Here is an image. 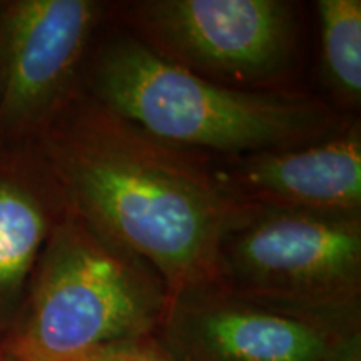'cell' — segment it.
Wrapping results in <instances>:
<instances>
[{
    "label": "cell",
    "mask_w": 361,
    "mask_h": 361,
    "mask_svg": "<svg viewBox=\"0 0 361 361\" xmlns=\"http://www.w3.org/2000/svg\"><path fill=\"white\" fill-rule=\"evenodd\" d=\"M66 206L156 271L169 298L216 281L224 234L251 206L209 157L152 137L80 87L35 141Z\"/></svg>",
    "instance_id": "cell-1"
},
{
    "label": "cell",
    "mask_w": 361,
    "mask_h": 361,
    "mask_svg": "<svg viewBox=\"0 0 361 361\" xmlns=\"http://www.w3.org/2000/svg\"><path fill=\"white\" fill-rule=\"evenodd\" d=\"M322 40L324 79L348 106L361 99V2L360 0H318L316 2Z\"/></svg>",
    "instance_id": "cell-10"
},
{
    "label": "cell",
    "mask_w": 361,
    "mask_h": 361,
    "mask_svg": "<svg viewBox=\"0 0 361 361\" xmlns=\"http://www.w3.org/2000/svg\"><path fill=\"white\" fill-rule=\"evenodd\" d=\"M239 204L316 214H361V129L350 121L303 146L211 162Z\"/></svg>",
    "instance_id": "cell-8"
},
{
    "label": "cell",
    "mask_w": 361,
    "mask_h": 361,
    "mask_svg": "<svg viewBox=\"0 0 361 361\" xmlns=\"http://www.w3.org/2000/svg\"><path fill=\"white\" fill-rule=\"evenodd\" d=\"M64 211L62 194L37 151L0 161V300L25 286Z\"/></svg>",
    "instance_id": "cell-9"
},
{
    "label": "cell",
    "mask_w": 361,
    "mask_h": 361,
    "mask_svg": "<svg viewBox=\"0 0 361 361\" xmlns=\"http://www.w3.org/2000/svg\"><path fill=\"white\" fill-rule=\"evenodd\" d=\"M82 361H176L152 338L126 341L104 348Z\"/></svg>",
    "instance_id": "cell-11"
},
{
    "label": "cell",
    "mask_w": 361,
    "mask_h": 361,
    "mask_svg": "<svg viewBox=\"0 0 361 361\" xmlns=\"http://www.w3.org/2000/svg\"><path fill=\"white\" fill-rule=\"evenodd\" d=\"M169 295L147 263L66 206L32 274L13 361H82L156 335Z\"/></svg>",
    "instance_id": "cell-3"
},
{
    "label": "cell",
    "mask_w": 361,
    "mask_h": 361,
    "mask_svg": "<svg viewBox=\"0 0 361 361\" xmlns=\"http://www.w3.org/2000/svg\"><path fill=\"white\" fill-rule=\"evenodd\" d=\"M82 87L144 133L219 159L303 146L346 123L323 99L286 89H239L166 61L129 32L104 39Z\"/></svg>",
    "instance_id": "cell-2"
},
{
    "label": "cell",
    "mask_w": 361,
    "mask_h": 361,
    "mask_svg": "<svg viewBox=\"0 0 361 361\" xmlns=\"http://www.w3.org/2000/svg\"><path fill=\"white\" fill-rule=\"evenodd\" d=\"M156 333L176 361H360L358 314L278 308L214 283L171 296Z\"/></svg>",
    "instance_id": "cell-6"
},
{
    "label": "cell",
    "mask_w": 361,
    "mask_h": 361,
    "mask_svg": "<svg viewBox=\"0 0 361 361\" xmlns=\"http://www.w3.org/2000/svg\"><path fill=\"white\" fill-rule=\"evenodd\" d=\"M214 284L278 308L358 314L361 214L251 206L221 241Z\"/></svg>",
    "instance_id": "cell-4"
},
{
    "label": "cell",
    "mask_w": 361,
    "mask_h": 361,
    "mask_svg": "<svg viewBox=\"0 0 361 361\" xmlns=\"http://www.w3.org/2000/svg\"><path fill=\"white\" fill-rule=\"evenodd\" d=\"M106 7L17 0L0 13V141H37L80 89Z\"/></svg>",
    "instance_id": "cell-7"
},
{
    "label": "cell",
    "mask_w": 361,
    "mask_h": 361,
    "mask_svg": "<svg viewBox=\"0 0 361 361\" xmlns=\"http://www.w3.org/2000/svg\"><path fill=\"white\" fill-rule=\"evenodd\" d=\"M123 22L159 57L239 89H273L298 51L296 8L284 0H141L126 4Z\"/></svg>",
    "instance_id": "cell-5"
}]
</instances>
